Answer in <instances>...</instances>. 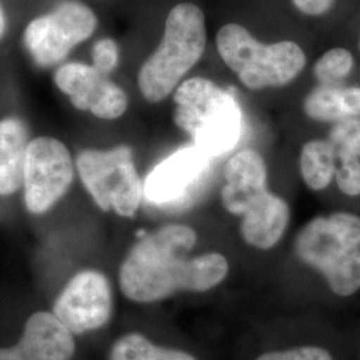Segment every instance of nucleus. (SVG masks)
<instances>
[{
  "instance_id": "nucleus-5",
  "label": "nucleus",
  "mask_w": 360,
  "mask_h": 360,
  "mask_svg": "<svg viewBox=\"0 0 360 360\" xmlns=\"http://www.w3.org/2000/svg\"><path fill=\"white\" fill-rule=\"evenodd\" d=\"M215 44L221 62L247 90L285 87L309 62L303 47L294 40L263 43L239 23L220 27Z\"/></svg>"
},
{
  "instance_id": "nucleus-4",
  "label": "nucleus",
  "mask_w": 360,
  "mask_h": 360,
  "mask_svg": "<svg viewBox=\"0 0 360 360\" xmlns=\"http://www.w3.org/2000/svg\"><path fill=\"white\" fill-rule=\"evenodd\" d=\"M174 122L208 158L235 148L242 131V112L235 98L205 77L184 79L174 91Z\"/></svg>"
},
{
  "instance_id": "nucleus-26",
  "label": "nucleus",
  "mask_w": 360,
  "mask_h": 360,
  "mask_svg": "<svg viewBox=\"0 0 360 360\" xmlns=\"http://www.w3.org/2000/svg\"><path fill=\"white\" fill-rule=\"evenodd\" d=\"M358 50L360 52V32H359V38H358Z\"/></svg>"
},
{
  "instance_id": "nucleus-9",
  "label": "nucleus",
  "mask_w": 360,
  "mask_h": 360,
  "mask_svg": "<svg viewBox=\"0 0 360 360\" xmlns=\"http://www.w3.org/2000/svg\"><path fill=\"white\" fill-rule=\"evenodd\" d=\"M112 312V287L98 270H83L74 275L52 307V314L72 335L101 330L111 321Z\"/></svg>"
},
{
  "instance_id": "nucleus-21",
  "label": "nucleus",
  "mask_w": 360,
  "mask_h": 360,
  "mask_svg": "<svg viewBox=\"0 0 360 360\" xmlns=\"http://www.w3.org/2000/svg\"><path fill=\"white\" fill-rule=\"evenodd\" d=\"M334 181L345 196H360V158L338 159Z\"/></svg>"
},
{
  "instance_id": "nucleus-22",
  "label": "nucleus",
  "mask_w": 360,
  "mask_h": 360,
  "mask_svg": "<svg viewBox=\"0 0 360 360\" xmlns=\"http://www.w3.org/2000/svg\"><path fill=\"white\" fill-rule=\"evenodd\" d=\"M255 360H335L327 348L315 345H303L295 347L272 349L263 352Z\"/></svg>"
},
{
  "instance_id": "nucleus-16",
  "label": "nucleus",
  "mask_w": 360,
  "mask_h": 360,
  "mask_svg": "<svg viewBox=\"0 0 360 360\" xmlns=\"http://www.w3.org/2000/svg\"><path fill=\"white\" fill-rule=\"evenodd\" d=\"M26 126L16 117L0 120V195L8 196L23 186L28 150Z\"/></svg>"
},
{
  "instance_id": "nucleus-20",
  "label": "nucleus",
  "mask_w": 360,
  "mask_h": 360,
  "mask_svg": "<svg viewBox=\"0 0 360 360\" xmlns=\"http://www.w3.org/2000/svg\"><path fill=\"white\" fill-rule=\"evenodd\" d=\"M327 139L333 143L338 159L360 158V117L331 124Z\"/></svg>"
},
{
  "instance_id": "nucleus-15",
  "label": "nucleus",
  "mask_w": 360,
  "mask_h": 360,
  "mask_svg": "<svg viewBox=\"0 0 360 360\" xmlns=\"http://www.w3.org/2000/svg\"><path fill=\"white\" fill-rule=\"evenodd\" d=\"M302 110L309 120L327 124L360 117V86L318 84L304 96Z\"/></svg>"
},
{
  "instance_id": "nucleus-1",
  "label": "nucleus",
  "mask_w": 360,
  "mask_h": 360,
  "mask_svg": "<svg viewBox=\"0 0 360 360\" xmlns=\"http://www.w3.org/2000/svg\"><path fill=\"white\" fill-rule=\"evenodd\" d=\"M196 230L168 223L132 245L119 269V288L138 304H154L178 294H206L230 275V262L218 251L191 255Z\"/></svg>"
},
{
  "instance_id": "nucleus-6",
  "label": "nucleus",
  "mask_w": 360,
  "mask_h": 360,
  "mask_svg": "<svg viewBox=\"0 0 360 360\" xmlns=\"http://www.w3.org/2000/svg\"><path fill=\"white\" fill-rule=\"evenodd\" d=\"M77 169L87 193L102 211H112L122 218L135 217L144 196L129 146L84 150L77 155Z\"/></svg>"
},
{
  "instance_id": "nucleus-19",
  "label": "nucleus",
  "mask_w": 360,
  "mask_h": 360,
  "mask_svg": "<svg viewBox=\"0 0 360 360\" xmlns=\"http://www.w3.org/2000/svg\"><path fill=\"white\" fill-rule=\"evenodd\" d=\"M356 59L346 47H333L322 53L312 65V75L318 84H343L352 75Z\"/></svg>"
},
{
  "instance_id": "nucleus-18",
  "label": "nucleus",
  "mask_w": 360,
  "mask_h": 360,
  "mask_svg": "<svg viewBox=\"0 0 360 360\" xmlns=\"http://www.w3.org/2000/svg\"><path fill=\"white\" fill-rule=\"evenodd\" d=\"M108 360H199L180 348L165 347L141 333H129L117 338L110 349Z\"/></svg>"
},
{
  "instance_id": "nucleus-8",
  "label": "nucleus",
  "mask_w": 360,
  "mask_h": 360,
  "mask_svg": "<svg viewBox=\"0 0 360 360\" xmlns=\"http://www.w3.org/2000/svg\"><path fill=\"white\" fill-rule=\"evenodd\" d=\"M74 179V163L63 143L40 136L28 144L23 188L25 203L31 214L40 215L51 210Z\"/></svg>"
},
{
  "instance_id": "nucleus-2",
  "label": "nucleus",
  "mask_w": 360,
  "mask_h": 360,
  "mask_svg": "<svg viewBox=\"0 0 360 360\" xmlns=\"http://www.w3.org/2000/svg\"><path fill=\"white\" fill-rule=\"evenodd\" d=\"M297 260L316 271L336 296L360 291V215L335 211L309 219L296 233Z\"/></svg>"
},
{
  "instance_id": "nucleus-24",
  "label": "nucleus",
  "mask_w": 360,
  "mask_h": 360,
  "mask_svg": "<svg viewBox=\"0 0 360 360\" xmlns=\"http://www.w3.org/2000/svg\"><path fill=\"white\" fill-rule=\"evenodd\" d=\"M336 0H291L296 11L311 18H321L334 8Z\"/></svg>"
},
{
  "instance_id": "nucleus-14",
  "label": "nucleus",
  "mask_w": 360,
  "mask_h": 360,
  "mask_svg": "<svg viewBox=\"0 0 360 360\" xmlns=\"http://www.w3.org/2000/svg\"><path fill=\"white\" fill-rule=\"evenodd\" d=\"M291 221V208L278 193L267 190L240 217L239 232L245 245L270 251L279 245Z\"/></svg>"
},
{
  "instance_id": "nucleus-13",
  "label": "nucleus",
  "mask_w": 360,
  "mask_h": 360,
  "mask_svg": "<svg viewBox=\"0 0 360 360\" xmlns=\"http://www.w3.org/2000/svg\"><path fill=\"white\" fill-rule=\"evenodd\" d=\"M75 339L58 318L47 311L32 314L19 342L0 348V360H72Z\"/></svg>"
},
{
  "instance_id": "nucleus-3",
  "label": "nucleus",
  "mask_w": 360,
  "mask_h": 360,
  "mask_svg": "<svg viewBox=\"0 0 360 360\" xmlns=\"http://www.w3.org/2000/svg\"><path fill=\"white\" fill-rule=\"evenodd\" d=\"M207 47L206 15L190 1L169 10L159 46L143 63L138 87L148 103L165 102L199 63Z\"/></svg>"
},
{
  "instance_id": "nucleus-10",
  "label": "nucleus",
  "mask_w": 360,
  "mask_h": 360,
  "mask_svg": "<svg viewBox=\"0 0 360 360\" xmlns=\"http://www.w3.org/2000/svg\"><path fill=\"white\" fill-rule=\"evenodd\" d=\"M55 83L71 103L103 120H115L129 108V96L94 65L67 63L56 70Z\"/></svg>"
},
{
  "instance_id": "nucleus-23",
  "label": "nucleus",
  "mask_w": 360,
  "mask_h": 360,
  "mask_svg": "<svg viewBox=\"0 0 360 360\" xmlns=\"http://www.w3.org/2000/svg\"><path fill=\"white\" fill-rule=\"evenodd\" d=\"M91 58L94 67L101 71L104 75H110L117 65L120 59V49L116 40L112 38H102L92 46Z\"/></svg>"
},
{
  "instance_id": "nucleus-11",
  "label": "nucleus",
  "mask_w": 360,
  "mask_h": 360,
  "mask_svg": "<svg viewBox=\"0 0 360 360\" xmlns=\"http://www.w3.org/2000/svg\"><path fill=\"white\" fill-rule=\"evenodd\" d=\"M221 178L220 203L230 215L238 218L259 196L270 190L267 162L255 148H243L229 156Z\"/></svg>"
},
{
  "instance_id": "nucleus-12",
  "label": "nucleus",
  "mask_w": 360,
  "mask_h": 360,
  "mask_svg": "<svg viewBox=\"0 0 360 360\" xmlns=\"http://www.w3.org/2000/svg\"><path fill=\"white\" fill-rule=\"evenodd\" d=\"M210 160L193 144L181 147L151 169L143 181V196L158 206L179 200L205 172Z\"/></svg>"
},
{
  "instance_id": "nucleus-17",
  "label": "nucleus",
  "mask_w": 360,
  "mask_h": 360,
  "mask_svg": "<svg viewBox=\"0 0 360 360\" xmlns=\"http://www.w3.org/2000/svg\"><path fill=\"white\" fill-rule=\"evenodd\" d=\"M300 178L309 191L322 193L334 181L338 156L327 138H315L304 143L299 153Z\"/></svg>"
},
{
  "instance_id": "nucleus-7",
  "label": "nucleus",
  "mask_w": 360,
  "mask_h": 360,
  "mask_svg": "<svg viewBox=\"0 0 360 360\" xmlns=\"http://www.w3.org/2000/svg\"><path fill=\"white\" fill-rule=\"evenodd\" d=\"M96 27L98 18L87 4L65 0L51 13L34 19L27 26L23 40L37 65L51 67L90 38Z\"/></svg>"
},
{
  "instance_id": "nucleus-25",
  "label": "nucleus",
  "mask_w": 360,
  "mask_h": 360,
  "mask_svg": "<svg viewBox=\"0 0 360 360\" xmlns=\"http://www.w3.org/2000/svg\"><path fill=\"white\" fill-rule=\"evenodd\" d=\"M4 31H6V16H4V13H3L1 6H0V39L3 37Z\"/></svg>"
}]
</instances>
